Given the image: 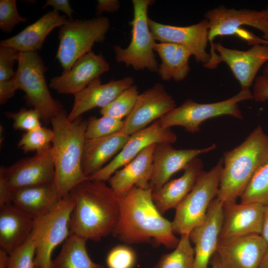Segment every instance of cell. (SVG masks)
<instances>
[{
	"instance_id": "obj_1",
	"label": "cell",
	"mask_w": 268,
	"mask_h": 268,
	"mask_svg": "<svg viewBox=\"0 0 268 268\" xmlns=\"http://www.w3.org/2000/svg\"><path fill=\"white\" fill-rule=\"evenodd\" d=\"M119 216L112 234L127 244L153 240L167 248H175L179 239L172 222L156 207L150 188L134 187L118 197Z\"/></svg>"
},
{
	"instance_id": "obj_2",
	"label": "cell",
	"mask_w": 268,
	"mask_h": 268,
	"mask_svg": "<svg viewBox=\"0 0 268 268\" xmlns=\"http://www.w3.org/2000/svg\"><path fill=\"white\" fill-rule=\"evenodd\" d=\"M74 202L70 234L98 241L112 234L118 220V197L105 182L89 179L69 193Z\"/></svg>"
},
{
	"instance_id": "obj_3",
	"label": "cell",
	"mask_w": 268,
	"mask_h": 268,
	"mask_svg": "<svg viewBox=\"0 0 268 268\" xmlns=\"http://www.w3.org/2000/svg\"><path fill=\"white\" fill-rule=\"evenodd\" d=\"M50 123L54 134L51 147L55 170L54 184L62 199L89 179L82 167L87 122L81 117L69 121L63 109Z\"/></svg>"
},
{
	"instance_id": "obj_4",
	"label": "cell",
	"mask_w": 268,
	"mask_h": 268,
	"mask_svg": "<svg viewBox=\"0 0 268 268\" xmlns=\"http://www.w3.org/2000/svg\"><path fill=\"white\" fill-rule=\"evenodd\" d=\"M268 161V135L258 127L239 145L224 154L216 198L226 206L236 202L257 170Z\"/></svg>"
},
{
	"instance_id": "obj_5",
	"label": "cell",
	"mask_w": 268,
	"mask_h": 268,
	"mask_svg": "<svg viewBox=\"0 0 268 268\" xmlns=\"http://www.w3.org/2000/svg\"><path fill=\"white\" fill-rule=\"evenodd\" d=\"M18 67L12 78L17 90L25 93L27 103L39 113L47 124L63 108L53 99L47 86L45 72L47 68L37 52H19Z\"/></svg>"
},
{
	"instance_id": "obj_6",
	"label": "cell",
	"mask_w": 268,
	"mask_h": 268,
	"mask_svg": "<svg viewBox=\"0 0 268 268\" xmlns=\"http://www.w3.org/2000/svg\"><path fill=\"white\" fill-rule=\"evenodd\" d=\"M223 159L209 171H203L192 190L177 205L172 221L175 234H190L205 218L211 202L217 196Z\"/></svg>"
},
{
	"instance_id": "obj_7",
	"label": "cell",
	"mask_w": 268,
	"mask_h": 268,
	"mask_svg": "<svg viewBox=\"0 0 268 268\" xmlns=\"http://www.w3.org/2000/svg\"><path fill=\"white\" fill-rule=\"evenodd\" d=\"M74 205L73 199L69 193L46 214L34 219L32 231L36 244L34 267L52 268L53 250L70 234V222Z\"/></svg>"
},
{
	"instance_id": "obj_8",
	"label": "cell",
	"mask_w": 268,
	"mask_h": 268,
	"mask_svg": "<svg viewBox=\"0 0 268 268\" xmlns=\"http://www.w3.org/2000/svg\"><path fill=\"white\" fill-rule=\"evenodd\" d=\"M109 28L110 22L106 17L67 19L59 31L56 54L64 71L69 70L76 60L91 51L95 43L102 42Z\"/></svg>"
},
{
	"instance_id": "obj_9",
	"label": "cell",
	"mask_w": 268,
	"mask_h": 268,
	"mask_svg": "<svg viewBox=\"0 0 268 268\" xmlns=\"http://www.w3.org/2000/svg\"><path fill=\"white\" fill-rule=\"evenodd\" d=\"M252 99L253 94L250 90H241L230 98L214 103H199L187 99L158 120L164 128L181 126L190 133H195L200 131L203 122L211 118L228 115L242 119L243 116L238 104Z\"/></svg>"
},
{
	"instance_id": "obj_10",
	"label": "cell",
	"mask_w": 268,
	"mask_h": 268,
	"mask_svg": "<svg viewBox=\"0 0 268 268\" xmlns=\"http://www.w3.org/2000/svg\"><path fill=\"white\" fill-rule=\"evenodd\" d=\"M153 3L150 0H133V19L131 42L126 48L113 46L117 62L132 67L134 69H147L157 72L158 66L154 54V40L148 25L147 10Z\"/></svg>"
},
{
	"instance_id": "obj_11",
	"label": "cell",
	"mask_w": 268,
	"mask_h": 268,
	"mask_svg": "<svg viewBox=\"0 0 268 268\" xmlns=\"http://www.w3.org/2000/svg\"><path fill=\"white\" fill-rule=\"evenodd\" d=\"M214 56L203 67L213 69L221 62L227 65L242 90H249L262 67L268 63V45L256 44L247 50L225 47L220 43L210 45V54Z\"/></svg>"
},
{
	"instance_id": "obj_12",
	"label": "cell",
	"mask_w": 268,
	"mask_h": 268,
	"mask_svg": "<svg viewBox=\"0 0 268 268\" xmlns=\"http://www.w3.org/2000/svg\"><path fill=\"white\" fill-rule=\"evenodd\" d=\"M205 19L208 25V40L210 45L217 36L236 35L240 38L243 26L255 28L263 33L268 41L267 12L247 8H228L224 5L207 11Z\"/></svg>"
},
{
	"instance_id": "obj_13",
	"label": "cell",
	"mask_w": 268,
	"mask_h": 268,
	"mask_svg": "<svg viewBox=\"0 0 268 268\" xmlns=\"http://www.w3.org/2000/svg\"><path fill=\"white\" fill-rule=\"evenodd\" d=\"M177 136L171 128H163L159 120L130 136L121 150L108 163L89 177L105 182L118 170L134 159L148 146L159 143L172 144Z\"/></svg>"
},
{
	"instance_id": "obj_14",
	"label": "cell",
	"mask_w": 268,
	"mask_h": 268,
	"mask_svg": "<svg viewBox=\"0 0 268 268\" xmlns=\"http://www.w3.org/2000/svg\"><path fill=\"white\" fill-rule=\"evenodd\" d=\"M176 107L175 100L164 86L156 83L139 94L133 110L124 120L123 126L119 132L130 136L159 120Z\"/></svg>"
},
{
	"instance_id": "obj_15",
	"label": "cell",
	"mask_w": 268,
	"mask_h": 268,
	"mask_svg": "<svg viewBox=\"0 0 268 268\" xmlns=\"http://www.w3.org/2000/svg\"><path fill=\"white\" fill-rule=\"evenodd\" d=\"M51 147L9 167H0V175L11 192L22 188L54 183L55 170Z\"/></svg>"
},
{
	"instance_id": "obj_16",
	"label": "cell",
	"mask_w": 268,
	"mask_h": 268,
	"mask_svg": "<svg viewBox=\"0 0 268 268\" xmlns=\"http://www.w3.org/2000/svg\"><path fill=\"white\" fill-rule=\"evenodd\" d=\"M148 25L155 41L185 47L203 66L209 62L210 56L206 52L208 25L205 19L191 25L179 26L164 24L149 18Z\"/></svg>"
},
{
	"instance_id": "obj_17",
	"label": "cell",
	"mask_w": 268,
	"mask_h": 268,
	"mask_svg": "<svg viewBox=\"0 0 268 268\" xmlns=\"http://www.w3.org/2000/svg\"><path fill=\"white\" fill-rule=\"evenodd\" d=\"M268 250L259 234L219 240L216 254L224 268H259Z\"/></svg>"
},
{
	"instance_id": "obj_18",
	"label": "cell",
	"mask_w": 268,
	"mask_h": 268,
	"mask_svg": "<svg viewBox=\"0 0 268 268\" xmlns=\"http://www.w3.org/2000/svg\"><path fill=\"white\" fill-rule=\"evenodd\" d=\"M224 218V206L216 198L203 221L190 233L194 244V268H207L216 252Z\"/></svg>"
},
{
	"instance_id": "obj_19",
	"label": "cell",
	"mask_w": 268,
	"mask_h": 268,
	"mask_svg": "<svg viewBox=\"0 0 268 268\" xmlns=\"http://www.w3.org/2000/svg\"><path fill=\"white\" fill-rule=\"evenodd\" d=\"M216 148L213 144L203 148L176 149L171 144H157L153 155L152 174L149 188L158 190L176 173L184 170L194 159Z\"/></svg>"
},
{
	"instance_id": "obj_20",
	"label": "cell",
	"mask_w": 268,
	"mask_h": 268,
	"mask_svg": "<svg viewBox=\"0 0 268 268\" xmlns=\"http://www.w3.org/2000/svg\"><path fill=\"white\" fill-rule=\"evenodd\" d=\"M109 65L101 54L92 51L79 58L71 68L52 78L50 87L63 94H75L109 70Z\"/></svg>"
},
{
	"instance_id": "obj_21",
	"label": "cell",
	"mask_w": 268,
	"mask_h": 268,
	"mask_svg": "<svg viewBox=\"0 0 268 268\" xmlns=\"http://www.w3.org/2000/svg\"><path fill=\"white\" fill-rule=\"evenodd\" d=\"M134 83L133 78L130 76L105 84L101 83L100 77L96 78L83 90L73 95V104L67 115L68 120L73 121L89 110L107 106Z\"/></svg>"
},
{
	"instance_id": "obj_22",
	"label": "cell",
	"mask_w": 268,
	"mask_h": 268,
	"mask_svg": "<svg viewBox=\"0 0 268 268\" xmlns=\"http://www.w3.org/2000/svg\"><path fill=\"white\" fill-rule=\"evenodd\" d=\"M265 205L237 202L224 206L219 240L252 234L260 235Z\"/></svg>"
},
{
	"instance_id": "obj_23",
	"label": "cell",
	"mask_w": 268,
	"mask_h": 268,
	"mask_svg": "<svg viewBox=\"0 0 268 268\" xmlns=\"http://www.w3.org/2000/svg\"><path fill=\"white\" fill-rule=\"evenodd\" d=\"M156 144L145 148L131 161L116 171L108 180L109 187L117 197L126 194L134 187L150 188L153 155Z\"/></svg>"
},
{
	"instance_id": "obj_24",
	"label": "cell",
	"mask_w": 268,
	"mask_h": 268,
	"mask_svg": "<svg viewBox=\"0 0 268 268\" xmlns=\"http://www.w3.org/2000/svg\"><path fill=\"white\" fill-rule=\"evenodd\" d=\"M65 15L53 10L44 14L38 20L27 26L15 35L1 40L0 46L11 47L19 52L40 50L48 34L67 21Z\"/></svg>"
},
{
	"instance_id": "obj_25",
	"label": "cell",
	"mask_w": 268,
	"mask_h": 268,
	"mask_svg": "<svg viewBox=\"0 0 268 268\" xmlns=\"http://www.w3.org/2000/svg\"><path fill=\"white\" fill-rule=\"evenodd\" d=\"M202 168V161L197 157L184 169L182 176L168 181L159 189L152 192L154 202L162 214L175 208L184 200L203 171Z\"/></svg>"
},
{
	"instance_id": "obj_26",
	"label": "cell",
	"mask_w": 268,
	"mask_h": 268,
	"mask_svg": "<svg viewBox=\"0 0 268 268\" xmlns=\"http://www.w3.org/2000/svg\"><path fill=\"white\" fill-rule=\"evenodd\" d=\"M34 219L12 203L0 206V249L8 254L31 233Z\"/></svg>"
},
{
	"instance_id": "obj_27",
	"label": "cell",
	"mask_w": 268,
	"mask_h": 268,
	"mask_svg": "<svg viewBox=\"0 0 268 268\" xmlns=\"http://www.w3.org/2000/svg\"><path fill=\"white\" fill-rule=\"evenodd\" d=\"M130 137L120 132L93 139H86L82 159L85 175L89 177L113 159L121 150Z\"/></svg>"
},
{
	"instance_id": "obj_28",
	"label": "cell",
	"mask_w": 268,
	"mask_h": 268,
	"mask_svg": "<svg viewBox=\"0 0 268 268\" xmlns=\"http://www.w3.org/2000/svg\"><path fill=\"white\" fill-rule=\"evenodd\" d=\"M54 183L13 190L11 202L34 219L48 212L61 200Z\"/></svg>"
},
{
	"instance_id": "obj_29",
	"label": "cell",
	"mask_w": 268,
	"mask_h": 268,
	"mask_svg": "<svg viewBox=\"0 0 268 268\" xmlns=\"http://www.w3.org/2000/svg\"><path fill=\"white\" fill-rule=\"evenodd\" d=\"M154 51L161 61L157 71L161 79L179 82L186 78L190 70L189 59L192 56L188 49L177 44L156 42Z\"/></svg>"
},
{
	"instance_id": "obj_30",
	"label": "cell",
	"mask_w": 268,
	"mask_h": 268,
	"mask_svg": "<svg viewBox=\"0 0 268 268\" xmlns=\"http://www.w3.org/2000/svg\"><path fill=\"white\" fill-rule=\"evenodd\" d=\"M86 241L70 234L59 255L52 260V268H105L91 260L87 251Z\"/></svg>"
},
{
	"instance_id": "obj_31",
	"label": "cell",
	"mask_w": 268,
	"mask_h": 268,
	"mask_svg": "<svg viewBox=\"0 0 268 268\" xmlns=\"http://www.w3.org/2000/svg\"><path fill=\"white\" fill-rule=\"evenodd\" d=\"M189 234L181 235L171 252L162 256L154 268H194V249Z\"/></svg>"
},
{
	"instance_id": "obj_32",
	"label": "cell",
	"mask_w": 268,
	"mask_h": 268,
	"mask_svg": "<svg viewBox=\"0 0 268 268\" xmlns=\"http://www.w3.org/2000/svg\"><path fill=\"white\" fill-rule=\"evenodd\" d=\"M240 198L242 203L268 204V161L255 172Z\"/></svg>"
},
{
	"instance_id": "obj_33",
	"label": "cell",
	"mask_w": 268,
	"mask_h": 268,
	"mask_svg": "<svg viewBox=\"0 0 268 268\" xmlns=\"http://www.w3.org/2000/svg\"><path fill=\"white\" fill-rule=\"evenodd\" d=\"M139 94L137 86L132 85L122 91L109 105L101 109V115L123 120L133 110Z\"/></svg>"
},
{
	"instance_id": "obj_34",
	"label": "cell",
	"mask_w": 268,
	"mask_h": 268,
	"mask_svg": "<svg viewBox=\"0 0 268 268\" xmlns=\"http://www.w3.org/2000/svg\"><path fill=\"white\" fill-rule=\"evenodd\" d=\"M54 136L52 129L41 126L23 134L17 146L24 153L43 151L51 147Z\"/></svg>"
},
{
	"instance_id": "obj_35",
	"label": "cell",
	"mask_w": 268,
	"mask_h": 268,
	"mask_svg": "<svg viewBox=\"0 0 268 268\" xmlns=\"http://www.w3.org/2000/svg\"><path fill=\"white\" fill-rule=\"evenodd\" d=\"M87 122L85 133L87 139L104 137L118 133L124 124V120L103 115L100 118L91 117Z\"/></svg>"
},
{
	"instance_id": "obj_36",
	"label": "cell",
	"mask_w": 268,
	"mask_h": 268,
	"mask_svg": "<svg viewBox=\"0 0 268 268\" xmlns=\"http://www.w3.org/2000/svg\"><path fill=\"white\" fill-rule=\"evenodd\" d=\"M36 244L32 234L8 254L7 268H34Z\"/></svg>"
},
{
	"instance_id": "obj_37",
	"label": "cell",
	"mask_w": 268,
	"mask_h": 268,
	"mask_svg": "<svg viewBox=\"0 0 268 268\" xmlns=\"http://www.w3.org/2000/svg\"><path fill=\"white\" fill-rule=\"evenodd\" d=\"M137 261L135 251L127 245L113 248L106 257L108 268H134Z\"/></svg>"
},
{
	"instance_id": "obj_38",
	"label": "cell",
	"mask_w": 268,
	"mask_h": 268,
	"mask_svg": "<svg viewBox=\"0 0 268 268\" xmlns=\"http://www.w3.org/2000/svg\"><path fill=\"white\" fill-rule=\"evenodd\" d=\"M7 118L12 120L13 127L15 130L29 132L41 126V116L35 109L22 108L16 112H6Z\"/></svg>"
},
{
	"instance_id": "obj_39",
	"label": "cell",
	"mask_w": 268,
	"mask_h": 268,
	"mask_svg": "<svg viewBox=\"0 0 268 268\" xmlns=\"http://www.w3.org/2000/svg\"><path fill=\"white\" fill-rule=\"evenodd\" d=\"M26 20L19 15L15 0H0V28L2 31L10 32L17 24Z\"/></svg>"
},
{
	"instance_id": "obj_40",
	"label": "cell",
	"mask_w": 268,
	"mask_h": 268,
	"mask_svg": "<svg viewBox=\"0 0 268 268\" xmlns=\"http://www.w3.org/2000/svg\"><path fill=\"white\" fill-rule=\"evenodd\" d=\"M19 52L7 46H0V81L11 79L15 71L13 70L15 61H17Z\"/></svg>"
},
{
	"instance_id": "obj_41",
	"label": "cell",
	"mask_w": 268,
	"mask_h": 268,
	"mask_svg": "<svg viewBox=\"0 0 268 268\" xmlns=\"http://www.w3.org/2000/svg\"><path fill=\"white\" fill-rule=\"evenodd\" d=\"M253 99L257 102L268 100V78L263 74L256 78L254 84Z\"/></svg>"
},
{
	"instance_id": "obj_42",
	"label": "cell",
	"mask_w": 268,
	"mask_h": 268,
	"mask_svg": "<svg viewBox=\"0 0 268 268\" xmlns=\"http://www.w3.org/2000/svg\"><path fill=\"white\" fill-rule=\"evenodd\" d=\"M12 78L8 80L0 81V104L1 105L5 103L14 95L17 90Z\"/></svg>"
},
{
	"instance_id": "obj_43",
	"label": "cell",
	"mask_w": 268,
	"mask_h": 268,
	"mask_svg": "<svg viewBox=\"0 0 268 268\" xmlns=\"http://www.w3.org/2000/svg\"><path fill=\"white\" fill-rule=\"evenodd\" d=\"M48 6H52L55 10L63 12L68 17L69 19H72V13L74 11L67 0H47L43 8Z\"/></svg>"
},
{
	"instance_id": "obj_44",
	"label": "cell",
	"mask_w": 268,
	"mask_h": 268,
	"mask_svg": "<svg viewBox=\"0 0 268 268\" xmlns=\"http://www.w3.org/2000/svg\"><path fill=\"white\" fill-rule=\"evenodd\" d=\"M120 3L116 0H99L96 5V14H100L104 11L114 12L117 11Z\"/></svg>"
},
{
	"instance_id": "obj_45",
	"label": "cell",
	"mask_w": 268,
	"mask_h": 268,
	"mask_svg": "<svg viewBox=\"0 0 268 268\" xmlns=\"http://www.w3.org/2000/svg\"><path fill=\"white\" fill-rule=\"evenodd\" d=\"M11 192L2 176L0 175V206L11 203Z\"/></svg>"
},
{
	"instance_id": "obj_46",
	"label": "cell",
	"mask_w": 268,
	"mask_h": 268,
	"mask_svg": "<svg viewBox=\"0 0 268 268\" xmlns=\"http://www.w3.org/2000/svg\"><path fill=\"white\" fill-rule=\"evenodd\" d=\"M260 235L268 244V204L265 205L262 230Z\"/></svg>"
},
{
	"instance_id": "obj_47",
	"label": "cell",
	"mask_w": 268,
	"mask_h": 268,
	"mask_svg": "<svg viewBox=\"0 0 268 268\" xmlns=\"http://www.w3.org/2000/svg\"><path fill=\"white\" fill-rule=\"evenodd\" d=\"M8 254L0 249V268H7Z\"/></svg>"
},
{
	"instance_id": "obj_48",
	"label": "cell",
	"mask_w": 268,
	"mask_h": 268,
	"mask_svg": "<svg viewBox=\"0 0 268 268\" xmlns=\"http://www.w3.org/2000/svg\"><path fill=\"white\" fill-rule=\"evenodd\" d=\"M210 264L211 265V268H224L216 253L211 258Z\"/></svg>"
},
{
	"instance_id": "obj_49",
	"label": "cell",
	"mask_w": 268,
	"mask_h": 268,
	"mask_svg": "<svg viewBox=\"0 0 268 268\" xmlns=\"http://www.w3.org/2000/svg\"><path fill=\"white\" fill-rule=\"evenodd\" d=\"M259 268H268V250Z\"/></svg>"
},
{
	"instance_id": "obj_50",
	"label": "cell",
	"mask_w": 268,
	"mask_h": 268,
	"mask_svg": "<svg viewBox=\"0 0 268 268\" xmlns=\"http://www.w3.org/2000/svg\"><path fill=\"white\" fill-rule=\"evenodd\" d=\"M266 44L268 45V41L266 40ZM263 75L265 76H266L267 78H268V63H267L263 69Z\"/></svg>"
},
{
	"instance_id": "obj_51",
	"label": "cell",
	"mask_w": 268,
	"mask_h": 268,
	"mask_svg": "<svg viewBox=\"0 0 268 268\" xmlns=\"http://www.w3.org/2000/svg\"><path fill=\"white\" fill-rule=\"evenodd\" d=\"M266 10H267V23H268V5L267 7V8H266Z\"/></svg>"
},
{
	"instance_id": "obj_52",
	"label": "cell",
	"mask_w": 268,
	"mask_h": 268,
	"mask_svg": "<svg viewBox=\"0 0 268 268\" xmlns=\"http://www.w3.org/2000/svg\"><path fill=\"white\" fill-rule=\"evenodd\" d=\"M34 268H36V267H34Z\"/></svg>"
}]
</instances>
